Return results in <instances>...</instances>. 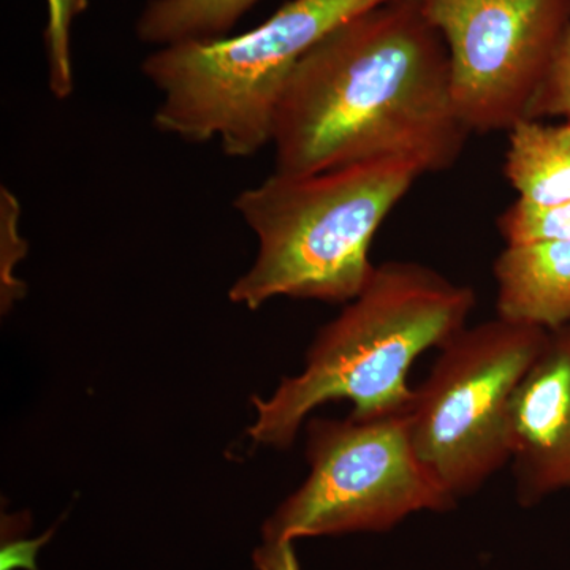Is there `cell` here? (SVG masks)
<instances>
[{"label": "cell", "mask_w": 570, "mask_h": 570, "mask_svg": "<svg viewBox=\"0 0 570 570\" xmlns=\"http://www.w3.org/2000/svg\"><path fill=\"white\" fill-rule=\"evenodd\" d=\"M444 40L450 91L469 134L509 132L542 85L570 0H420Z\"/></svg>", "instance_id": "7"}, {"label": "cell", "mask_w": 570, "mask_h": 570, "mask_svg": "<svg viewBox=\"0 0 570 570\" xmlns=\"http://www.w3.org/2000/svg\"><path fill=\"white\" fill-rule=\"evenodd\" d=\"M21 204L9 187L0 189V283L2 306L10 307L20 298L24 288L14 279V268L28 253L20 232Z\"/></svg>", "instance_id": "14"}, {"label": "cell", "mask_w": 570, "mask_h": 570, "mask_svg": "<svg viewBox=\"0 0 570 570\" xmlns=\"http://www.w3.org/2000/svg\"><path fill=\"white\" fill-rule=\"evenodd\" d=\"M423 171L385 159L311 175L277 174L243 190L234 206L257 236L254 265L228 292L258 309L269 299L346 305L373 276L379 228Z\"/></svg>", "instance_id": "3"}, {"label": "cell", "mask_w": 570, "mask_h": 570, "mask_svg": "<svg viewBox=\"0 0 570 570\" xmlns=\"http://www.w3.org/2000/svg\"><path fill=\"white\" fill-rule=\"evenodd\" d=\"M547 340V330L499 317L466 325L439 347L414 389L412 448L456 502L509 464L510 400Z\"/></svg>", "instance_id": "5"}, {"label": "cell", "mask_w": 570, "mask_h": 570, "mask_svg": "<svg viewBox=\"0 0 570 570\" xmlns=\"http://www.w3.org/2000/svg\"><path fill=\"white\" fill-rule=\"evenodd\" d=\"M509 441L521 508L570 491V325L549 332L546 347L513 392Z\"/></svg>", "instance_id": "8"}, {"label": "cell", "mask_w": 570, "mask_h": 570, "mask_svg": "<svg viewBox=\"0 0 570 570\" xmlns=\"http://www.w3.org/2000/svg\"><path fill=\"white\" fill-rule=\"evenodd\" d=\"M474 288L412 261L376 265L365 288L318 332L305 370L268 400L254 396L255 444L287 449L307 415L328 401H351V417L407 414V374L415 360L468 325Z\"/></svg>", "instance_id": "2"}, {"label": "cell", "mask_w": 570, "mask_h": 570, "mask_svg": "<svg viewBox=\"0 0 570 570\" xmlns=\"http://www.w3.org/2000/svg\"><path fill=\"white\" fill-rule=\"evenodd\" d=\"M387 0H288L242 36L157 48L141 63L159 91L154 127L217 140L230 157L272 145L277 107L298 62L333 29Z\"/></svg>", "instance_id": "4"}, {"label": "cell", "mask_w": 570, "mask_h": 570, "mask_svg": "<svg viewBox=\"0 0 570 570\" xmlns=\"http://www.w3.org/2000/svg\"><path fill=\"white\" fill-rule=\"evenodd\" d=\"M257 570H299L292 540H264L254 551Z\"/></svg>", "instance_id": "16"}, {"label": "cell", "mask_w": 570, "mask_h": 570, "mask_svg": "<svg viewBox=\"0 0 570 570\" xmlns=\"http://www.w3.org/2000/svg\"><path fill=\"white\" fill-rule=\"evenodd\" d=\"M309 475L264 524V540L385 532L459 502L412 448L407 414L307 422Z\"/></svg>", "instance_id": "6"}, {"label": "cell", "mask_w": 570, "mask_h": 570, "mask_svg": "<svg viewBox=\"0 0 570 570\" xmlns=\"http://www.w3.org/2000/svg\"><path fill=\"white\" fill-rule=\"evenodd\" d=\"M549 118L570 124V22L527 116L535 121Z\"/></svg>", "instance_id": "15"}, {"label": "cell", "mask_w": 570, "mask_h": 570, "mask_svg": "<svg viewBox=\"0 0 570 570\" xmlns=\"http://www.w3.org/2000/svg\"><path fill=\"white\" fill-rule=\"evenodd\" d=\"M89 0H47V26L43 43L47 55L48 86L55 99L67 100L73 94L75 75L71 59V28L88 10Z\"/></svg>", "instance_id": "12"}, {"label": "cell", "mask_w": 570, "mask_h": 570, "mask_svg": "<svg viewBox=\"0 0 570 570\" xmlns=\"http://www.w3.org/2000/svg\"><path fill=\"white\" fill-rule=\"evenodd\" d=\"M261 0H149L135 22L138 40L163 48L227 37Z\"/></svg>", "instance_id": "11"}, {"label": "cell", "mask_w": 570, "mask_h": 570, "mask_svg": "<svg viewBox=\"0 0 570 570\" xmlns=\"http://www.w3.org/2000/svg\"><path fill=\"white\" fill-rule=\"evenodd\" d=\"M469 135L441 33L420 0H387L337 26L298 62L272 145L277 174L400 159L426 175L459 163Z\"/></svg>", "instance_id": "1"}, {"label": "cell", "mask_w": 570, "mask_h": 570, "mask_svg": "<svg viewBox=\"0 0 570 570\" xmlns=\"http://www.w3.org/2000/svg\"><path fill=\"white\" fill-rule=\"evenodd\" d=\"M504 175L517 200L554 205L570 200V124L521 119L509 130Z\"/></svg>", "instance_id": "10"}, {"label": "cell", "mask_w": 570, "mask_h": 570, "mask_svg": "<svg viewBox=\"0 0 570 570\" xmlns=\"http://www.w3.org/2000/svg\"><path fill=\"white\" fill-rule=\"evenodd\" d=\"M493 276L497 317L547 332L570 325V242L505 246Z\"/></svg>", "instance_id": "9"}, {"label": "cell", "mask_w": 570, "mask_h": 570, "mask_svg": "<svg viewBox=\"0 0 570 570\" xmlns=\"http://www.w3.org/2000/svg\"><path fill=\"white\" fill-rule=\"evenodd\" d=\"M497 227L505 246L570 242V200L554 205L515 200L499 214Z\"/></svg>", "instance_id": "13"}]
</instances>
